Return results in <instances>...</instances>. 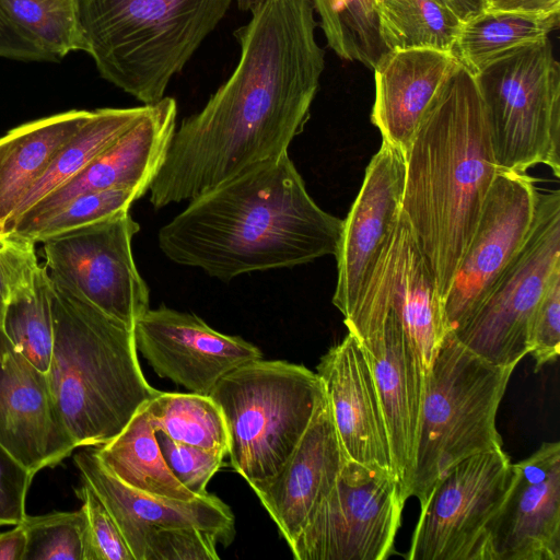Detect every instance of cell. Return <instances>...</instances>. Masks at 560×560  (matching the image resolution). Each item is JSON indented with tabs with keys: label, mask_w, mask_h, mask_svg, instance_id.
Masks as SVG:
<instances>
[{
	"label": "cell",
	"mask_w": 560,
	"mask_h": 560,
	"mask_svg": "<svg viewBox=\"0 0 560 560\" xmlns=\"http://www.w3.org/2000/svg\"><path fill=\"white\" fill-rule=\"evenodd\" d=\"M311 0H265L234 31L230 78L175 129L150 184V203L190 201L288 153L311 115L325 69Z\"/></svg>",
	"instance_id": "cell-1"
},
{
	"label": "cell",
	"mask_w": 560,
	"mask_h": 560,
	"mask_svg": "<svg viewBox=\"0 0 560 560\" xmlns=\"http://www.w3.org/2000/svg\"><path fill=\"white\" fill-rule=\"evenodd\" d=\"M342 226L313 200L285 153L190 200L158 242L173 262L230 281L336 256Z\"/></svg>",
	"instance_id": "cell-2"
},
{
	"label": "cell",
	"mask_w": 560,
	"mask_h": 560,
	"mask_svg": "<svg viewBox=\"0 0 560 560\" xmlns=\"http://www.w3.org/2000/svg\"><path fill=\"white\" fill-rule=\"evenodd\" d=\"M405 159L401 212L443 304L499 172L482 97L462 66L425 112Z\"/></svg>",
	"instance_id": "cell-3"
},
{
	"label": "cell",
	"mask_w": 560,
	"mask_h": 560,
	"mask_svg": "<svg viewBox=\"0 0 560 560\" xmlns=\"http://www.w3.org/2000/svg\"><path fill=\"white\" fill-rule=\"evenodd\" d=\"M50 298L49 387L77 447L100 446L159 390L141 371L132 329L51 281Z\"/></svg>",
	"instance_id": "cell-4"
},
{
	"label": "cell",
	"mask_w": 560,
	"mask_h": 560,
	"mask_svg": "<svg viewBox=\"0 0 560 560\" xmlns=\"http://www.w3.org/2000/svg\"><path fill=\"white\" fill-rule=\"evenodd\" d=\"M233 0H79L88 54L101 77L143 105L165 96Z\"/></svg>",
	"instance_id": "cell-5"
},
{
	"label": "cell",
	"mask_w": 560,
	"mask_h": 560,
	"mask_svg": "<svg viewBox=\"0 0 560 560\" xmlns=\"http://www.w3.org/2000/svg\"><path fill=\"white\" fill-rule=\"evenodd\" d=\"M515 366L493 365L448 332L427 375L425 396L408 497L420 506L458 462L501 450L495 419Z\"/></svg>",
	"instance_id": "cell-6"
},
{
	"label": "cell",
	"mask_w": 560,
	"mask_h": 560,
	"mask_svg": "<svg viewBox=\"0 0 560 560\" xmlns=\"http://www.w3.org/2000/svg\"><path fill=\"white\" fill-rule=\"evenodd\" d=\"M324 396L317 373L283 360L261 358L223 376L210 397L226 425L231 467L249 486L275 476Z\"/></svg>",
	"instance_id": "cell-7"
},
{
	"label": "cell",
	"mask_w": 560,
	"mask_h": 560,
	"mask_svg": "<svg viewBox=\"0 0 560 560\" xmlns=\"http://www.w3.org/2000/svg\"><path fill=\"white\" fill-rule=\"evenodd\" d=\"M499 171L538 164L560 177V65L549 38L515 49L474 75Z\"/></svg>",
	"instance_id": "cell-8"
},
{
	"label": "cell",
	"mask_w": 560,
	"mask_h": 560,
	"mask_svg": "<svg viewBox=\"0 0 560 560\" xmlns=\"http://www.w3.org/2000/svg\"><path fill=\"white\" fill-rule=\"evenodd\" d=\"M560 271V191L539 192L527 237L478 310L451 332L468 351L499 366H515L529 352L536 306Z\"/></svg>",
	"instance_id": "cell-9"
},
{
	"label": "cell",
	"mask_w": 560,
	"mask_h": 560,
	"mask_svg": "<svg viewBox=\"0 0 560 560\" xmlns=\"http://www.w3.org/2000/svg\"><path fill=\"white\" fill-rule=\"evenodd\" d=\"M405 498L392 472L347 460L289 546L296 560H385L394 552Z\"/></svg>",
	"instance_id": "cell-10"
},
{
	"label": "cell",
	"mask_w": 560,
	"mask_h": 560,
	"mask_svg": "<svg viewBox=\"0 0 560 560\" xmlns=\"http://www.w3.org/2000/svg\"><path fill=\"white\" fill-rule=\"evenodd\" d=\"M513 463L501 450L445 471L420 506L408 560H489L490 529L509 492Z\"/></svg>",
	"instance_id": "cell-11"
},
{
	"label": "cell",
	"mask_w": 560,
	"mask_h": 560,
	"mask_svg": "<svg viewBox=\"0 0 560 560\" xmlns=\"http://www.w3.org/2000/svg\"><path fill=\"white\" fill-rule=\"evenodd\" d=\"M139 230L129 210H122L45 240L50 281L133 330L150 308L149 288L131 247Z\"/></svg>",
	"instance_id": "cell-12"
},
{
	"label": "cell",
	"mask_w": 560,
	"mask_h": 560,
	"mask_svg": "<svg viewBox=\"0 0 560 560\" xmlns=\"http://www.w3.org/2000/svg\"><path fill=\"white\" fill-rule=\"evenodd\" d=\"M388 311L399 319L429 373L448 331L433 275L402 212L343 322L362 341L380 328Z\"/></svg>",
	"instance_id": "cell-13"
},
{
	"label": "cell",
	"mask_w": 560,
	"mask_h": 560,
	"mask_svg": "<svg viewBox=\"0 0 560 560\" xmlns=\"http://www.w3.org/2000/svg\"><path fill=\"white\" fill-rule=\"evenodd\" d=\"M538 190L526 173L499 171L443 303L448 332L478 310L497 278L524 244Z\"/></svg>",
	"instance_id": "cell-14"
},
{
	"label": "cell",
	"mask_w": 560,
	"mask_h": 560,
	"mask_svg": "<svg viewBox=\"0 0 560 560\" xmlns=\"http://www.w3.org/2000/svg\"><path fill=\"white\" fill-rule=\"evenodd\" d=\"M137 351L162 378L190 393L210 395L233 370L262 358L249 341L211 328L195 314L161 305L136 322Z\"/></svg>",
	"instance_id": "cell-15"
},
{
	"label": "cell",
	"mask_w": 560,
	"mask_h": 560,
	"mask_svg": "<svg viewBox=\"0 0 560 560\" xmlns=\"http://www.w3.org/2000/svg\"><path fill=\"white\" fill-rule=\"evenodd\" d=\"M177 103L164 96L148 113L100 152L79 174L59 186L16 220L2 235L21 238L72 198L117 188L149 191L176 129Z\"/></svg>",
	"instance_id": "cell-16"
},
{
	"label": "cell",
	"mask_w": 560,
	"mask_h": 560,
	"mask_svg": "<svg viewBox=\"0 0 560 560\" xmlns=\"http://www.w3.org/2000/svg\"><path fill=\"white\" fill-rule=\"evenodd\" d=\"M406 159L382 140L371 159L361 189L343 220L337 255L332 304L347 318L401 214Z\"/></svg>",
	"instance_id": "cell-17"
},
{
	"label": "cell",
	"mask_w": 560,
	"mask_h": 560,
	"mask_svg": "<svg viewBox=\"0 0 560 560\" xmlns=\"http://www.w3.org/2000/svg\"><path fill=\"white\" fill-rule=\"evenodd\" d=\"M489 560H560V443L513 464L489 536Z\"/></svg>",
	"instance_id": "cell-18"
},
{
	"label": "cell",
	"mask_w": 560,
	"mask_h": 560,
	"mask_svg": "<svg viewBox=\"0 0 560 560\" xmlns=\"http://www.w3.org/2000/svg\"><path fill=\"white\" fill-rule=\"evenodd\" d=\"M0 443L35 475L77 445L52 397L47 373L12 345L0 326Z\"/></svg>",
	"instance_id": "cell-19"
},
{
	"label": "cell",
	"mask_w": 560,
	"mask_h": 560,
	"mask_svg": "<svg viewBox=\"0 0 560 560\" xmlns=\"http://www.w3.org/2000/svg\"><path fill=\"white\" fill-rule=\"evenodd\" d=\"M360 342L375 381L393 471L408 499L428 373L392 311H388L380 328Z\"/></svg>",
	"instance_id": "cell-20"
},
{
	"label": "cell",
	"mask_w": 560,
	"mask_h": 560,
	"mask_svg": "<svg viewBox=\"0 0 560 560\" xmlns=\"http://www.w3.org/2000/svg\"><path fill=\"white\" fill-rule=\"evenodd\" d=\"M316 373L347 459L394 474L386 424L361 342L348 332L320 358Z\"/></svg>",
	"instance_id": "cell-21"
},
{
	"label": "cell",
	"mask_w": 560,
	"mask_h": 560,
	"mask_svg": "<svg viewBox=\"0 0 560 560\" xmlns=\"http://www.w3.org/2000/svg\"><path fill=\"white\" fill-rule=\"evenodd\" d=\"M347 460L325 395L280 470L250 486L289 546L330 491Z\"/></svg>",
	"instance_id": "cell-22"
},
{
	"label": "cell",
	"mask_w": 560,
	"mask_h": 560,
	"mask_svg": "<svg viewBox=\"0 0 560 560\" xmlns=\"http://www.w3.org/2000/svg\"><path fill=\"white\" fill-rule=\"evenodd\" d=\"M459 66L452 52L430 48L382 54L372 69L375 96L371 112L382 140L406 156L425 112Z\"/></svg>",
	"instance_id": "cell-23"
},
{
	"label": "cell",
	"mask_w": 560,
	"mask_h": 560,
	"mask_svg": "<svg viewBox=\"0 0 560 560\" xmlns=\"http://www.w3.org/2000/svg\"><path fill=\"white\" fill-rule=\"evenodd\" d=\"M74 462L114 517L118 528L140 524L149 526L196 527L229 546L235 536L231 508L212 493L191 500H175L139 491L115 477L97 458L94 448L80 451Z\"/></svg>",
	"instance_id": "cell-24"
},
{
	"label": "cell",
	"mask_w": 560,
	"mask_h": 560,
	"mask_svg": "<svg viewBox=\"0 0 560 560\" xmlns=\"http://www.w3.org/2000/svg\"><path fill=\"white\" fill-rule=\"evenodd\" d=\"M91 114L68 110L20 125L0 138V235L54 156Z\"/></svg>",
	"instance_id": "cell-25"
},
{
	"label": "cell",
	"mask_w": 560,
	"mask_h": 560,
	"mask_svg": "<svg viewBox=\"0 0 560 560\" xmlns=\"http://www.w3.org/2000/svg\"><path fill=\"white\" fill-rule=\"evenodd\" d=\"M94 452L115 477L131 488L175 500L197 498L167 467L144 405L119 434Z\"/></svg>",
	"instance_id": "cell-26"
},
{
	"label": "cell",
	"mask_w": 560,
	"mask_h": 560,
	"mask_svg": "<svg viewBox=\"0 0 560 560\" xmlns=\"http://www.w3.org/2000/svg\"><path fill=\"white\" fill-rule=\"evenodd\" d=\"M1 327L16 350L48 372L54 346L50 279L35 250L13 278Z\"/></svg>",
	"instance_id": "cell-27"
},
{
	"label": "cell",
	"mask_w": 560,
	"mask_h": 560,
	"mask_svg": "<svg viewBox=\"0 0 560 560\" xmlns=\"http://www.w3.org/2000/svg\"><path fill=\"white\" fill-rule=\"evenodd\" d=\"M560 23V13L482 11L462 23L452 49L459 65L477 75L504 55L542 42Z\"/></svg>",
	"instance_id": "cell-28"
},
{
	"label": "cell",
	"mask_w": 560,
	"mask_h": 560,
	"mask_svg": "<svg viewBox=\"0 0 560 560\" xmlns=\"http://www.w3.org/2000/svg\"><path fill=\"white\" fill-rule=\"evenodd\" d=\"M150 105L92 110L90 118L54 156L9 223L79 174L100 152L138 122L148 113Z\"/></svg>",
	"instance_id": "cell-29"
},
{
	"label": "cell",
	"mask_w": 560,
	"mask_h": 560,
	"mask_svg": "<svg viewBox=\"0 0 560 560\" xmlns=\"http://www.w3.org/2000/svg\"><path fill=\"white\" fill-rule=\"evenodd\" d=\"M386 50L430 48L452 52L462 21L439 0L376 2Z\"/></svg>",
	"instance_id": "cell-30"
},
{
	"label": "cell",
	"mask_w": 560,
	"mask_h": 560,
	"mask_svg": "<svg viewBox=\"0 0 560 560\" xmlns=\"http://www.w3.org/2000/svg\"><path fill=\"white\" fill-rule=\"evenodd\" d=\"M144 406L155 431L176 442L228 455L226 425L210 395L159 390Z\"/></svg>",
	"instance_id": "cell-31"
},
{
	"label": "cell",
	"mask_w": 560,
	"mask_h": 560,
	"mask_svg": "<svg viewBox=\"0 0 560 560\" xmlns=\"http://www.w3.org/2000/svg\"><path fill=\"white\" fill-rule=\"evenodd\" d=\"M0 8L50 61L75 50L88 52L79 0H0Z\"/></svg>",
	"instance_id": "cell-32"
},
{
	"label": "cell",
	"mask_w": 560,
	"mask_h": 560,
	"mask_svg": "<svg viewBox=\"0 0 560 560\" xmlns=\"http://www.w3.org/2000/svg\"><path fill=\"white\" fill-rule=\"evenodd\" d=\"M327 45L341 59L373 69L386 50L375 0H311Z\"/></svg>",
	"instance_id": "cell-33"
},
{
	"label": "cell",
	"mask_w": 560,
	"mask_h": 560,
	"mask_svg": "<svg viewBox=\"0 0 560 560\" xmlns=\"http://www.w3.org/2000/svg\"><path fill=\"white\" fill-rule=\"evenodd\" d=\"M135 560H219L217 539L196 527L130 524L119 528Z\"/></svg>",
	"instance_id": "cell-34"
},
{
	"label": "cell",
	"mask_w": 560,
	"mask_h": 560,
	"mask_svg": "<svg viewBox=\"0 0 560 560\" xmlns=\"http://www.w3.org/2000/svg\"><path fill=\"white\" fill-rule=\"evenodd\" d=\"M23 560H85L88 521L83 508L73 512L26 515Z\"/></svg>",
	"instance_id": "cell-35"
},
{
	"label": "cell",
	"mask_w": 560,
	"mask_h": 560,
	"mask_svg": "<svg viewBox=\"0 0 560 560\" xmlns=\"http://www.w3.org/2000/svg\"><path fill=\"white\" fill-rule=\"evenodd\" d=\"M143 190L117 188L82 194L69 200L54 214L31 229L22 240L43 243L45 240L108 218L130 206Z\"/></svg>",
	"instance_id": "cell-36"
},
{
	"label": "cell",
	"mask_w": 560,
	"mask_h": 560,
	"mask_svg": "<svg viewBox=\"0 0 560 560\" xmlns=\"http://www.w3.org/2000/svg\"><path fill=\"white\" fill-rule=\"evenodd\" d=\"M75 492L88 521L85 560H135L110 512L82 477Z\"/></svg>",
	"instance_id": "cell-37"
},
{
	"label": "cell",
	"mask_w": 560,
	"mask_h": 560,
	"mask_svg": "<svg viewBox=\"0 0 560 560\" xmlns=\"http://www.w3.org/2000/svg\"><path fill=\"white\" fill-rule=\"evenodd\" d=\"M155 434L162 456L175 478L196 497L208 493V482L223 465L226 455L176 442L160 431Z\"/></svg>",
	"instance_id": "cell-38"
},
{
	"label": "cell",
	"mask_w": 560,
	"mask_h": 560,
	"mask_svg": "<svg viewBox=\"0 0 560 560\" xmlns=\"http://www.w3.org/2000/svg\"><path fill=\"white\" fill-rule=\"evenodd\" d=\"M560 352V271L545 289L534 312L529 330V352L535 372L556 361Z\"/></svg>",
	"instance_id": "cell-39"
},
{
	"label": "cell",
	"mask_w": 560,
	"mask_h": 560,
	"mask_svg": "<svg viewBox=\"0 0 560 560\" xmlns=\"http://www.w3.org/2000/svg\"><path fill=\"white\" fill-rule=\"evenodd\" d=\"M33 475L0 443V525H18L25 513V500Z\"/></svg>",
	"instance_id": "cell-40"
},
{
	"label": "cell",
	"mask_w": 560,
	"mask_h": 560,
	"mask_svg": "<svg viewBox=\"0 0 560 560\" xmlns=\"http://www.w3.org/2000/svg\"><path fill=\"white\" fill-rule=\"evenodd\" d=\"M35 250V243L0 235V326L3 320L13 278L26 259Z\"/></svg>",
	"instance_id": "cell-41"
},
{
	"label": "cell",
	"mask_w": 560,
	"mask_h": 560,
	"mask_svg": "<svg viewBox=\"0 0 560 560\" xmlns=\"http://www.w3.org/2000/svg\"><path fill=\"white\" fill-rule=\"evenodd\" d=\"M0 57L21 61H50L9 20L0 8Z\"/></svg>",
	"instance_id": "cell-42"
},
{
	"label": "cell",
	"mask_w": 560,
	"mask_h": 560,
	"mask_svg": "<svg viewBox=\"0 0 560 560\" xmlns=\"http://www.w3.org/2000/svg\"><path fill=\"white\" fill-rule=\"evenodd\" d=\"M483 11L529 14L560 13V0H480Z\"/></svg>",
	"instance_id": "cell-43"
},
{
	"label": "cell",
	"mask_w": 560,
	"mask_h": 560,
	"mask_svg": "<svg viewBox=\"0 0 560 560\" xmlns=\"http://www.w3.org/2000/svg\"><path fill=\"white\" fill-rule=\"evenodd\" d=\"M25 547L26 533L22 524L0 533V560H23Z\"/></svg>",
	"instance_id": "cell-44"
},
{
	"label": "cell",
	"mask_w": 560,
	"mask_h": 560,
	"mask_svg": "<svg viewBox=\"0 0 560 560\" xmlns=\"http://www.w3.org/2000/svg\"><path fill=\"white\" fill-rule=\"evenodd\" d=\"M462 22H466L483 11L480 0H439Z\"/></svg>",
	"instance_id": "cell-45"
},
{
	"label": "cell",
	"mask_w": 560,
	"mask_h": 560,
	"mask_svg": "<svg viewBox=\"0 0 560 560\" xmlns=\"http://www.w3.org/2000/svg\"><path fill=\"white\" fill-rule=\"evenodd\" d=\"M265 0H236L238 10L243 12L252 13L257 9Z\"/></svg>",
	"instance_id": "cell-46"
},
{
	"label": "cell",
	"mask_w": 560,
	"mask_h": 560,
	"mask_svg": "<svg viewBox=\"0 0 560 560\" xmlns=\"http://www.w3.org/2000/svg\"><path fill=\"white\" fill-rule=\"evenodd\" d=\"M375 1H376V2H380V1H382V0H375Z\"/></svg>",
	"instance_id": "cell-47"
}]
</instances>
